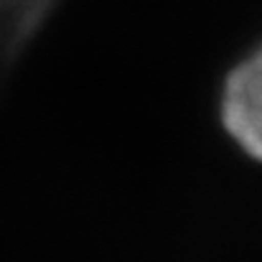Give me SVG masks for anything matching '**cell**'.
Instances as JSON below:
<instances>
[{"label":"cell","mask_w":262,"mask_h":262,"mask_svg":"<svg viewBox=\"0 0 262 262\" xmlns=\"http://www.w3.org/2000/svg\"><path fill=\"white\" fill-rule=\"evenodd\" d=\"M222 120L229 135L262 161V46L227 79Z\"/></svg>","instance_id":"cell-1"}]
</instances>
